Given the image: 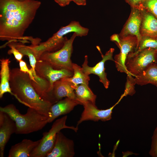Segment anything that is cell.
Returning a JSON list of instances; mask_svg holds the SVG:
<instances>
[{
  "label": "cell",
  "mask_w": 157,
  "mask_h": 157,
  "mask_svg": "<svg viewBox=\"0 0 157 157\" xmlns=\"http://www.w3.org/2000/svg\"><path fill=\"white\" fill-rule=\"evenodd\" d=\"M41 2L35 0H0V40L6 43L20 40L24 43L32 37H24L33 21Z\"/></svg>",
  "instance_id": "1"
},
{
  "label": "cell",
  "mask_w": 157,
  "mask_h": 157,
  "mask_svg": "<svg viewBox=\"0 0 157 157\" xmlns=\"http://www.w3.org/2000/svg\"><path fill=\"white\" fill-rule=\"evenodd\" d=\"M9 83L13 95L20 103L49 118V109L53 104L39 96L27 74L19 68L12 69L10 71Z\"/></svg>",
  "instance_id": "2"
},
{
  "label": "cell",
  "mask_w": 157,
  "mask_h": 157,
  "mask_svg": "<svg viewBox=\"0 0 157 157\" xmlns=\"http://www.w3.org/2000/svg\"><path fill=\"white\" fill-rule=\"evenodd\" d=\"M0 111L7 113L15 121L17 134H27L38 131L49 123L48 117L31 108L28 107L24 114L21 113L13 104L0 107Z\"/></svg>",
  "instance_id": "3"
},
{
  "label": "cell",
  "mask_w": 157,
  "mask_h": 157,
  "mask_svg": "<svg viewBox=\"0 0 157 157\" xmlns=\"http://www.w3.org/2000/svg\"><path fill=\"white\" fill-rule=\"evenodd\" d=\"M89 29L82 26L79 22L72 21L67 26L62 27L47 41L40 43L37 46V49L41 53L54 52L63 46L67 39L64 36L67 34L75 32L78 36L82 37L87 35Z\"/></svg>",
  "instance_id": "4"
},
{
  "label": "cell",
  "mask_w": 157,
  "mask_h": 157,
  "mask_svg": "<svg viewBox=\"0 0 157 157\" xmlns=\"http://www.w3.org/2000/svg\"><path fill=\"white\" fill-rule=\"evenodd\" d=\"M78 36L75 32L70 38H67L60 49L53 52H45L40 56L39 60L48 63L56 69H65L73 72L71 59L73 51V43L76 37Z\"/></svg>",
  "instance_id": "5"
},
{
  "label": "cell",
  "mask_w": 157,
  "mask_h": 157,
  "mask_svg": "<svg viewBox=\"0 0 157 157\" xmlns=\"http://www.w3.org/2000/svg\"><path fill=\"white\" fill-rule=\"evenodd\" d=\"M67 116L65 115L56 120L51 129L47 132H44L40 141L30 154V157H45L52 149L57 133L64 129H72L75 132L78 127L69 126L66 124Z\"/></svg>",
  "instance_id": "6"
},
{
  "label": "cell",
  "mask_w": 157,
  "mask_h": 157,
  "mask_svg": "<svg viewBox=\"0 0 157 157\" xmlns=\"http://www.w3.org/2000/svg\"><path fill=\"white\" fill-rule=\"evenodd\" d=\"M157 52L156 50L149 48L136 53H130L125 62L127 70L133 76L140 74L150 64L155 62Z\"/></svg>",
  "instance_id": "7"
},
{
  "label": "cell",
  "mask_w": 157,
  "mask_h": 157,
  "mask_svg": "<svg viewBox=\"0 0 157 157\" xmlns=\"http://www.w3.org/2000/svg\"><path fill=\"white\" fill-rule=\"evenodd\" d=\"M119 42L116 44L120 49L119 53L114 56V62L118 71L132 75L127 70L125 62L128 55L135 51L138 45V40L134 36L119 37Z\"/></svg>",
  "instance_id": "8"
},
{
  "label": "cell",
  "mask_w": 157,
  "mask_h": 157,
  "mask_svg": "<svg viewBox=\"0 0 157 157\" xmlns=\"http://www.w3.org/2000/svg\"><path fill=\"white\" fill-rule=\"evenodd\" d=\"M124 97L122 94L118 101L109 108L106 110L98 109L94 104L90 102H87L83 104L84 110L78 121L76 127L85 121L91 120L96 122L99 120L106 121L112 118V110L115 106Z\"/></svg>",
  "instance_id": "9"
},
{
  "label": "cell",
  "mask_w": 157,
  "mask_h": 157,
  "mask_svg": "<svg viewBox=\"0 0 157 157\" xmlns=\"http://www.w3.org/2000/svg\"><path fill=\"white\" fill-rule=\"evenodd\" d=\"M101 54L102 59L94 67H91L88 65V56H85V60L82 65V68L83 72L86 74L89 75L92 74L97 75L99 78V81L103 85L106 89H107L109 86L110 81L107 77V74L105 72V63L107 60H111L114 62L113 56L115 49L111 48L106 52L104 55L101 53L99 46L97 47Z\"/></svg>",
  "instance_id": "10"
},
{
  "label": "cell",
  "mask_w": 157,
  "mask_h": 157,
  "mask_svg": "<svg viewBox=\"0 0 157 157\" xmlns=\"http://www.w3.org/2000/svg\"><path fill=\"white\" fill-rule=\"evenodd\" d=\"M37 74L47 81L53 89L54 83L63 78L72 76L73 72L69 70L56 69L43 61L37 60L35 68Z\"/></svg>",
  "instance_id": "11"
},
{
  "label": "cell",
  "mask_w": 157,
  "mask_h": 157,
  "mask_svg": "<svg viewBox=\"0 0 157 157\" xmlns=\"http://www.w3.org/2000/svg\"><path fill=\"white\" fill-rule=\"evenodd\" d=\"M75 155L73 141L60 131L57 134L53 147L47 157H73Z\"/></svg>",
  "instance_id": "12"
},
{
  "label": "cell",
  "mask_w": 157,
  "mask_h": 157,
  "mask_svg": "<svg viewBox=\"0 0 157 157\" xmlns=\"http://www.w3.org/2000/svg\"><path fill=\"white\" fill-rule=\"evenodd\" d=\"M142 19L140 9L131 8L129 17L119 34V37L122 38L129 35L135 36L138 40V45L141 37L140 30Z\"/></svg>",
  "instance_id": "13"
},
{
  "label": "cell",
  "mask_w": 157,
  "mask_h": 157,
  "mask_svg": "<svg viewBox=\"0 0 157 157\" xmlns=\"http://www.w3.org/2000/svg\"><path fill=\"white\" fill-rule=\"evenodd\" d=\"M15 122L7 113L0 111V156H4L5 146L11 135L15 133Z\"/></svg>",
  "instance_id": "14"
},
{
  "label": "cell",
  "mask_w": 157,
  "mask_h": 157,
  "mask_svg": "<svg viewBox=\"0 0 157 157\" xmlns=\"http://www.w3.org/2000/svg\"><path fill=\"white\" fill-rule=\"evenodd\" d=\"M78 105L81 104L78 101L68 97L52 104L49 109L48 123L52 122L60 116L69 113Z\"/></svg>",
  "instance_id": "15"
},
{
  "label": "cell",
  "mask_w": 157,
  "mask_h": 157,
  "mask_svg": "<svg viewBox=\"0 0 157 157\" xmlns=\"http://www.w3.org/2000/svg\"><path fill=\"white\" fill-rule=\"evenodd\" d=\"M139 9L142 16L140 30L141 36L157 38V18L143 8Z\"/></svg>",
  "instance_id": "16"
},
{
  "label": "cell",
  "mask_w": 157,
  "mask_h": 157,
  "mask_svg": "<svg viewBox=\"0 0 157 157\" xmlns=\"http://www.w3.org/2000/svg\"><path fill=\"white\" fill-rule=\"evenodd\" d=\"M40 139L33 141L24 139L21 142L11 146L8 157H30L31 153L39 144Z\"/></svg>",
  "instance_id": "17"
},
{
  "label": "cell",
  "mask_w": 157,
  "mask_h": 157,
  "mask_svg": "<svg viewBox=\"0 0 157 157\" xmlns=\"http://www.w3.org/2000/svg\"><path fill=\"white\" fill-rule=\"evenodd\" d=\"M52 94L55 103L65 97L78 101L74 89L67 81L62 79L54 83Z\"/></svg>",
  "instance_id": "18"
},
{
  "label": "cell",
  "mask_w": 157,
  "mask_h": 157,
  "mask_svg": "<svg viewBox=\"0 0 157 157\" xmlns=\"http://www.w3.org/2000/svg\"><path fill=\"white\" fill-rule=\"evenodd\" d=\"M134 78L136 84L139 85L151 84L157 87V64L155 62L150 64Z\"/></svg>",
  "instance_id": "19"
},
{
  "label": "cell",
  "mask_w": 157,
  "mask_h": 157,
  "mask_svg": "<svg viewBox=\"0 0 157 157\" xmlns=\"http://www.w3.org/2000/svg\"><path fill=\"white\" fill-rule=\"evenodd\" d=\"M0 60V98H1L5 93H9L12 95L13 93L9 83L10 70L9 65L10 61L9 58H2Z\"/></svg>",
  "instance_id": "20"
},
{
  "label": "cell",
  "mask_w": 157,
  "mask_h": 157,
  "mask_svg": "<svg viewBox=\"0 0 157 157\" xmlns=\"http://www.w3.org/2000/svg\"><path fill=\"white\" fill-rule=\"evenodd\" d=\"M72 68L73 73L72 76L61 79L67 81L74 90L81 84L88 85L90 77L89 75L83 72L82 67L76 64L73 63Z\"/></svg>",
  "instance_id": "21"
},
{
  "label": "cell",
  "mask_w": 157,
  "mask_h": 157,
  "mask_svg": "<svg viewBox=\"0 0 157 157\" xmlns=\"http://www.w3.org/2000/svg\"><path fill=\"white\" fill-rule=\"evenodd\" d=\"M77 100L82 105L87 102H90L95 104L97 96L92 92L88 85L84 84L78 85L74 90Z\"/></svg>",
  "instance_id": "22"
},
{
  "label": "cell",
  "mask_w": 157,
  "mask_h": 157,
  "mask_svg": "<svg viewBox=\"0 0 157 157\" xmlns=\"http://www.w3.org/2000/svg\"><path fill=\"white\" fill-rule=\"evenodd\" d=\"M9 43L14 46L24 56H26L28 57L30 65L33 70V77L36 76L37 74L35 68L37 60L31 45L26 46L21 42H12Z\"/></svg>",
  "instance_id": "23"
},
{
  "label": "cell",
  "mask_w": 157,
  "mask_h": 157,
  "mask_svg": "<svg viewBox=\"0 0 157 157\" xmlns=\"http://www.w3.org/2000/svg\"><path fill=\"white\" fill-rule=\"evenodd\" d=\"M149 48L157 51V38L141 36L136 50L133 52L136 53L142 50Z\"/></svg>",
  "instance_id": "24"
},
{
  "label": "cell",
  "mask_w": 157,
  "mask_h": 157,
  "mask_svg": "<svg viewBox=\"0 0 157 157\" xmlns=\"http://www.w3.org/2000/svg\"><path fill=\"white\" fill-rule=\"evenodd\" d=\"M135 84L136 83L134 78L132 75H127L125 89L122 94L124 97L128 95L132 96L135 94Z\"/></svg>",
  "instance_id": "25"
},
{
  "label": "cell",
  "mask_w": 157,
  "mask_h": 157,
  "mask_svg": "<svg viewBox=\"0 0 157 157\" xmlns=\"http://www.w3.org/2000/svg\"><path fill=\"white\" fill-rule=\"evenodd\" d=\"M141 8L151 13L157 18V0H145Z\"/></svg>",
  "instance_id": "26"
},
{
  "label": "cell",
  "mask_w": 157,
  "mask_h": 157,
  "mask_svg": "<svg viewBox=\"0 0 157 157\" xmlns=\"http://www.w3.org/2000/svg\"><path fill=\"white\" fill-rule=\"evenodd\" d=\"M153 157H157V126L155 129L152 138L151 148L149 152Z\"/></svg>",
  "instance_id": "27"
},
{
  "label": "cell",
  "mask_w": 157,
  "mask_h": 157,
  "mask_svg": "<svg viewBox=\"0 0 157 157\" xmlns=\"http://www.w3.org/2000/svg\"><path fill=\"white\" fill-rule=\"evenodd\" d=\"M10 48L8 51L9 55L13 54L15 59L18 62L22 60L24 55L16 47L10 43H6Z\"/></svg>",
  "instance_id": "28"
},
{
  "label": "cell",
  "mask_w": 157,
  "mask_h": 157,
  "mask_svg": "<svg viewBox=\"0 0 157 157\" xmlns=\"http://www.w3.org/2000/svg\"><path fill=\"white\" fill-rule=\"evenodd\" d=\"M19 69L22 72L27 74L29 76L31 80L35 82L31 68L29 69L27 66L26 63L22 60L19 62Z\"/></svg>",
  "instance_id": "29"
},
{
  "label": "cell",
  "mask_w": 157,
  "mask_h": 157,
  "mask_svg": "<svg viewBox=\"0 0 157 157\" xmlns=\"http://www.w3.org/2000/svg\"><path fill=\"white\" fill-rule=\"evenodd\" d=\"M145 0H125L131 8H139Z\"/></svg>",
  "instance_id": "30"
},
{
  "label": "cell",
  "mask_w": 157,
  "mask_h": 157,
  "mask_svg": "<svg viewBox=\"0 0 157 157\" xmlns=\"http://www.w3.org/2000/svg\"><path fill=\"white\" fill-rule=\"evenodd\" d=\"M59 6L61 7H64L68 5L71 0H54Z\"/></svg>",
  "instance_id": "31"
},
{
  "label": "cell",
  "mask_w": 157,
  "mask_h": 157,
  "mask_svg": "<svg viewBox=\"0 0 157 157\" xmlns=\"http://www.w3.org/2000/svg\"><path fill=\"white\" fill-rule=\"evenodd\" d=\"M111 41L114 42L115 43H119V37L118 34H114L110 38Z\"/></svg>",
  "instance_id": "32"
},
{
  "label": "cell",
  "mask_w": 157,
  "mask_h": 157,
  "mask_svg": "<svg viewBox=\"0 0 157 157\" xmlns=\"http://www.w3.org/2000/svg\"><path fill=\"white\" fill-rule=\"evenodd\" d=\"M77 5L79 6H85L86 4V0H71Z\"/></svg>",
  "instance_id": "33"
},
{
  "label": "cell",
  "mask_w": 157,
  "mask_h": 157,
  "mask_svg": "<svg viewBox=\"0 0 157 157\" xmlns=\"http://www.w3.org/2000/svg\"><path fill=\"white\" fill-rule=\"evenodd\" d=\"M155 63L157 64V52L156 53V56Z\"/></svg>",
  "instance_id": "34"
},
{
  "label": "cell",
  "mask_w": 157,
  "mask_h": 157,
  "mask_svg": "<svg viewBox=\"0 0 157 157\" xmlns=\"http://www.w3.org/2000/svg\"><path fill=\"white\" fill-rule=\"evenodd\" d=\"M18 0L19 1H24L26 0Z\"/></svg>",
  "instance_id": "35"
}]
</instances>
